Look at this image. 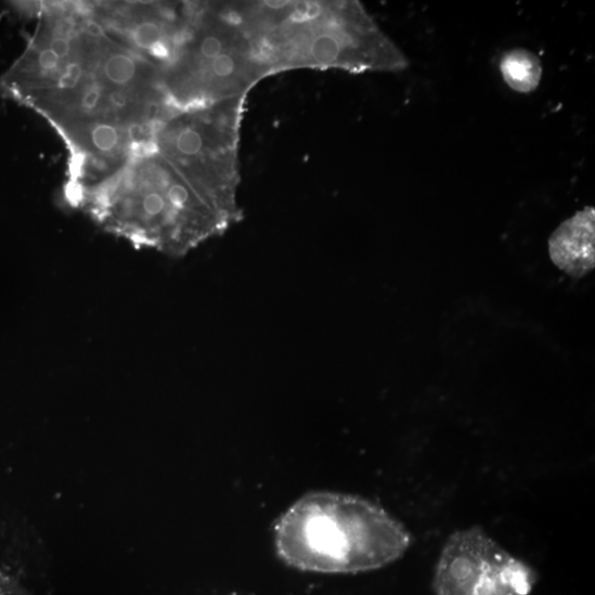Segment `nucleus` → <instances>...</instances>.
Here are the masks:
<instances>
[{
  "instance_id": "11",
  "label": "nucleus",
  "mask_w": 595,
  "mask_h": 595,
  "mask_svg": "<svg viewBox=\"0 0 595 595\" xmlns=\"http://www.w3.org/2000/svg\"><path fill=\"white\" fill-rule=\"evenodd\" d=\"M59 62L60 57L51 49H44L38 54V64L44 72L56 69Z\"/></svg>"
},
{
  "instance_id": "9",
  "label": "nucleus",
  "mask_w": 595,
  "mask_h": 595,
  "mask_svg": "<svg viewBox=\"0 0 595 595\" xmlns=\"http://www.w3.org/2000/svg\"><path fill=\"white\" fill-rule=\"evenodd\" d=\"M134 40L139 47L151 50L155 44L163 41L161 27L153 22L143 23L134 31Z\"/></svg>"
},
{
  "instance_id": "16",
  "label": "nucleus",
  "mask_w": 595,
  "mask_h": 595,
  "mask_svg": "<svg viewBox=\"0 0 595 595\" xmlns=\"http://www.w3.org/2000/svg\"><path fill=\"white\" fill-rule=\"evenodd\" d=\"M87 33L92 37H101L103 29L99 24L92 22L87 25Z\"/></svg>"
},
{
  "instance_id": "7",
  "label": "nucleus",
  "mask_w": 595,
  "mask_h": 595,
  "mask_svg": "<svg viewBox=\"0 0 595 595\" xmlns=\"http://www.w3.org/2000/svg\"><path fill=\"white\" fill-rule=\"evenodd\" d=\"M206 146V141L201 131L195 128H183L176 138L174 147L184 157L201 155Z\"/></svg>"
},
{
  "instance_id": "6",
  "label": "nucleus",
  "mask_w": 595,
  "mask_h": 595,
  "mask_svg": "<svg viewBox=\"0 0 595 595\" xmlns=\"http://www.w3.org/2000/svg\"><path fill=\"white\" fill-rule=\"evenodd\" d=\"M137 73V62L124 53L112 54L104 65L106 79L115 86L128 85L135 78Z\"/></svg>"
},
{
  "instance_id": "10",
  "label": "nucleus",
  "mask_w": 595,
  "mask_h": 595,
  "mask_svg": "<svg viewBox=\"0 0 595 595\" xmlns=\"http://www.w3.org/2000/svg\"><path fill=\"white\" fill-rule=\"evenodd\" d=\"M82 74V66L79 63H69L57 81V88L61 90L75 89L79 85Z\"/></svg>"
},
{
  "instance_id": "8",
  "label": "nucleus",
  "mask_w": 595,
  "mask_h": 595,
  "mask_svg": "<svg viewBox=\"0 0 595 595\" xmlns=\"http://www.w3.org/2000/svg\"><path fill=\"white\" fill-rule=\"evenodd\" d=\"M93 146L102 152L109 153L116 148L119 142L117 129L108 124H101L94 127L91 134Z\"/></svg>"
},
{
  "instance_id": "15",
  "label": "nucleus",
  "mask_w": 595,
  "mask_h": 595,
  "mask_svg": "<svg viewBox=\"0 0 595 595\" xmlns=\"http://www.w3.org/2000/svg\"><path fill=\"white\" fill-rule=\"evenodd\" d=\"M144 137V127L142 125H132L129 128V138L132 141H141Z\"/></svg>"
},
{
  "instance_id": "2",
  "label": "nucleus",
  "mask_w": 595,
  "mask_h": 595,
  "mask_svg": "<svg viewBox=\"0 0 595 595\" xmlns=\"http://www.w3.org/2000/svg\"><path fill=\"white\" fill-rule=\"evenodd\" d=\"M274 542L289 567L325 574L374 571L412 545L406 527L379 505L350 494L312 492L279 519Z\"/></svg>"
},
{
  "instance_id": "13",
  "label": "nucleus",
  "mask_w": 595,
  "mask_h": 595,
  "mask_svg": "<svg viewBox=\"0 0 595 595\" xmlns=\"http://www.w3.org/2000/svg\"><path fill=\"white\" fill-rule=\"evenodd\" d=\"M50 49L61 59L68 56L70 53V43L64 38H54L50 44Z\"/></svg>"
},
{
  "instance_id": "5",
  "label": "nucleus",
  "mask_w": 595,
  "mask_h": 595,
  "mask_svg": "<svg viewBox=\"0 0 595 595\" xmlns=\"http://www.w3.org/2000/svg\"><path fill=\"white\" fill-rule=\"evenodd\" d=\"M500 70L506 85L520 94L533 93L543 76L540 57L526 49L506 52L501 60Z\"/></svg>"
},
{
  "instance_id": "12",
  "label": "nucleus",
  "mask_w": 595,
  "mask_h": 595,
  "mask_svg": "<svg viewBox=\"0 0 595 595\" xmlns=\"http://www.w3.org/2000/svg\"><path fill=\"white\" fill-rule=\"evenodd\" d=\"M102 98V89L98 86L91 87L82 98V107L85 111H94Z\"/></svg>"
},
{
  "instance_id": "14",
  "label": "nucleus",
  "mask_w": 595,
  "mask_h": 595,
  "mask_svg": "<svg viewBox=\"0 0 595 595\" xmlns=\"http://www.w3.org/2000/svg\"><path fill=\"white\" fill-rule=\"evenodd\" d=\"M109 103L120 109L127 105V98L120 91H113L108 96Z\"/></svg>"
},
{
  "instance_id": "4",
  "label": "nucleus",
  "mask_w": 595,
  "mask_h": 595,
  "mask_svg": "<svg viewBox=\"0 0 595 595\" xmlns=\"http://www.w3.org/2000/svg\"><path fill=\"white\" fill-rule=\"evenodd\" d=\"M595 211L585 208L565 221L549 240V253L557 267L574 277L587 274L595 261Z\"/></svg>"
},
{
  "instance_id": "3",
  "label": "nucleus",
  "mask_w": 595,
  "mask_h": 595,
  "mask_svg": "<svg viewBox=\"0 0 595 595\" xmlns=\"http://www.w3.org/2000/svg\"><path fill=\"white\" fill-rule=\"evenodd\" d=\"M536 571L481 527L461 529L444 544L432 579L436 595H531Z\"/></svg>"
},
{
  "instance_id": "1",
  "label": "nucleus",
  "mask_w": 595,
  "mask_h": 595,
  "mask_svg": "<svg viewBox=\"0 0 595 595\" xmlns=\"http://www.w3.org/2000/svg\"><path fill=\"white\" fill-rule=\"evenodd\" d=\"M251 27L273 75L300 68L399 73L410 65L360 2H260Z\"/></svg>"
}]
</instances>
